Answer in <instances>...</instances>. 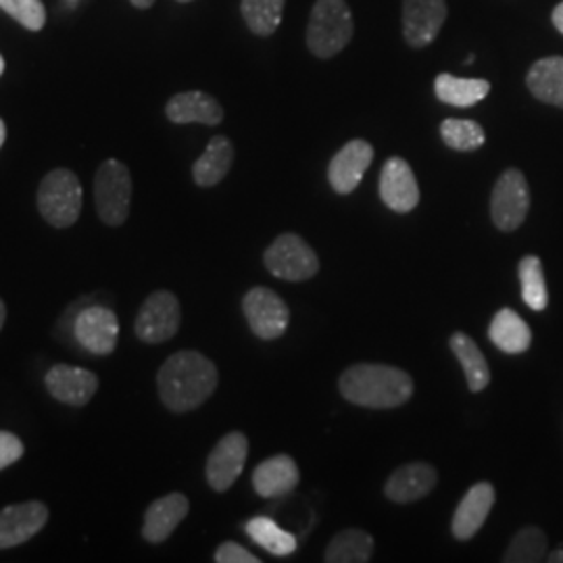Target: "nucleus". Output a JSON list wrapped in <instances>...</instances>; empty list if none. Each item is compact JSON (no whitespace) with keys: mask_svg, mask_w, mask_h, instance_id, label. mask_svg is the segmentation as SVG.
Segmentation results:
<instances>
[{"mask_svg":"<svg viewBox=\"0 0 563 563\" xmlns=\"http://www.w3.org/2000/svg\"><path fill=\"white\" fill-rule=\"evenodd\" d=\"M51 511L42 501L7 505L0 509V551L13 549L34 539L48 523Z\"/></svg>","mask_w":563,"mask_h":563,"instance_id":"ddd939ff","label":"nucleus"},{"mask_svg":"<svg viewBox=\"0 0 563 563\" xmlns=\"http://www.w3.org/2000/svg\"><path fill=\"white\" fill-rule=\"evenodd\" d=\"M551 20H553V25H555V27H558V30L563 34V2H560V4L553 9Z\"/></svg>","mask_w":563,"mask_h":563,"instance_id":"c9c22d12","label":"nucleus"},{"mask_svg":"<svg viewBox=\"0 0 563 563\" xmlns=\"http://www.w3.org/2000/svg\"><path fill=\"white\" fill-rule=\"evenodd\" d=\"M181 323L180 301L169 290H155L142 302L134 322L136 339L146 344H162L172 341Z\"/></svg>","mask_w":563,"mask_h":563,"instance_id":"0eeeda50","label":"nucleus"},{"mask_svg":"<svg viewBox=\"0 0 563 563\" xmlns=\"http://www.w3.org/2000/svg\"><path fill=\"white\" fill-rule=\"evenodd\" d=\"M341 395L349 402L369 409H395L413 395V380L407 372L390 365L360 363L344 369Z\"/></svg>","mask_w":563,"mask_h":563,"instance_id":"f03ea898","label":"nucleus"},{"mask_svg":"<svg viewBox=\"0 0 563 563\" xmlns=\"http://www.w3.org/2000/svg\"><path fill=\"white\" fill-rule=\"evenodd\" d=\"M353 15L344 0H316L307 25V46L320 57L339 55L353 38Z\"/></svg>","mask_w":563,"mask_h":563,"instance_id":"7ed1b4c3","label":"nucleus"},{"mask_svg":"<svg viewBox=\"0 0 563 563\" xmlns=\"http://www.w3.org/2000/svg\"><path fill=\"white\" fill-rule=\"evenodd\" d=\"M242 311L255 336L263 341H276L288 330L290 311L280 295L272 288L255 286L242 299Z\"/></svg>","mask_w":563,"mask_h":563,"instance_id":"6e6552de","label":"nucleus"},{"mask_svg":"<svg viewBox=\"0 0 563 563\" xmlns=\"http://www.w3.org/2000/svg\"><path fill=\"white\" fill-rule=\"evenodd\" d=\"M220 383L216 363L199 351H180L169 355L157 374L163 405L174 413L199 409Z\"/></svg>","mask_w":563,"mask_h":563,"instance_id":"f257e3e1","label":"nucleus"},{"mask_svg":"<svg viewBox=\"0 0 563 563\" xmlns=\"http://www.w3.org/2000/svg\"><path fill=\"white\" fill-rule=\"evenodd\" d=\"M216 562L218 563H260V558H255L251 551H246L239 543L220 544L216 551Z\"/></svg>","mask_w":563,"mask_h":563,"instance_id":"f704fd0d","label":"nucleus"},{"mask_svg":"<svg viewBox=\"0 0 563 563\" xmlns=\"http://www.w3.org/2000/svg\"><path fill=\"white\" fill-rule=\"evenodd\" d=\"M67 2H78V0H67Z\"/></svg>","mask_w":563,"mask_h":563,"instance_id":"c03bdc74","label":"nucleus"},{"mask_svg":"<svg viewBox=\"0 0 563 563\" xmlns=\"http://www.w3.org/2000/svg\"><path fill=\"white\" fill-rule=\"evenodd\" d=\"M434 92H437V99L443 101L444 104L465 109V107H474L484 101L490 92V84L486 80H476V78H457L451 74H441L434 80Z\"/></svg>","mask_w":563,"mask_h":563,"instance_id":"393cba45","label":"nucleus"},{"mask_svg":"<svg viewBox=\"0 0 563 563\" xmlns=\"http://www.w3.org/2000/svg\"><path fill=\"white\" fill-rule=\"evenodd\" d=\"M441 136L449 148L462 153L476 151L486 142L483 125L472 120H444L441 123Z\"/></svg>","mask_w":563,"mask_h":563,"instance_id":"2f4dec72","label":"nucleus"},{"mask_svg":"<svg viewBox=\"0 0 563 563\" xmlns=\"http://www.w3.org/2000/svg\"><path fill=\"white\" fill-rule=\"evenodd\" d=\"M2 71H4V59H2V55H0V76H2Z\"/></svg>","mask_w":563,"mask_h":563,"instance_id":"79ce46f5","label":"nucleus"},{"mask_svg":"<svg viewBox=\"0 0 563 563\" xmlns=\"http://www.w3.org/2000/svg\"><path fill=\"white\" fill-rule=\"evenodd\" d=\"M0 9L30 32H41L46 23L42 0H0Z\"/></svg>","mask_w":563,"mask_h":563,"instance_id":"473e14b6","label":"nucleus"},{"mask_svg":"<svg viewBox=\"0 0 563 563\" xmlns=\"http://www.w3.org/2000/svg\"><path fill=\"white\" fill-rule=\"evenodd\" d=\"M530 209L528 181L520 169H507L493 188L490 216L501 232H514L522 225Z\"/></svg>","mask_w":563,"mask_h":563,"instance_id":"1a4fd4ad","label":"nucleus"},{"mask_svg":"<svg viewBox=\"0 0 563 563\" xmlns=\"http://www.w3.org/2000/svg\"><path fill=\"white\" fill-rule=\"evenodd\" d=\"M374 148L365 141H351L342 146L341 151L332 157L328 167L330 186L339 195H351L360 184L372 165Z\"/></svg>","mask_w":563,"mask_h":563,"instance_id":"2eb2a0df","label":"nucleus"},{"mask_svg":"<svg viewBox=\"0 0 563 563\" xmlns=\"http://www.w3.org/2000/svg\"><path fill=\"white\" fill-rule=\"evenodd\" d=\"M488 339L507 355H520L530 349L532 332L514 309H501L490 322Z\"/></svg>","mask_w":563,"mask_h":563,"instance_id":"5701e85b","label":"nucleus"},{"mask_svg":"<svg viewBox=\"0 0 563 563\" xmlns=\"http://www.w3.org/2000/svg\"><path fill=\"white\" fill-rule=\"evenodd\" d=\"M44 386L53 399L71 407H84L97 395L99 376L86 367L57 363L46 372Z\"/></svg>","mask_w":563,"mask_h":563,"instance_id":"f8f14e48","label":"nucleus"},{"mask_svg":"<svg viewBox=\"0 0 563 563\" xmlns=\"http://www.w3.org/2000/svg\"><path fill=\"white\" fill-rule=\"evenodd\" d=\"M520 284H522V299L532 311H544L549 305V292L544 282L543 263L537 255H526L520 265Z\"/></svg>","mask_w":563,"mask_h":563,"instance_id":"c756f323","label":"nucleus"},{"mask_svg":"<svg viewBox=\"0 0 563 563\" xmlns=\"http://www.w3.org/2000/svg\"><path fill=\"white\" fill-rule=\"evenodd\" d=\"M234 163V144L225 136H213L205 153L192 165V178L197 186L211 188L228 176Z\"/></svg>","mask_w":563,"mask_h":563,"instance_id":"4be33fe9","label":"nucleus"},{"mask_svg":"<svg viewBox=\"0 0 563 563\" xmlns=\"http://www.w3.org/2000/svg\"><path fill=\"white\" fill-rule=\"evenodd\" d=\"M526 86L534 99L563 109V57L537 60L526 76Z\"/></svg>","mask_w":563,"mask_h":563,"instance_id":"b1692460","label":"nucleus"},{"mask_svg":"<svg viewBox=\"0 0 563 563\" xmlns=\"http://www.w3.org/2000/svg\"><path fill=\"white\" fill-rule=\"evenodd\" d=\"M136 9H151L155 4V0H130Z\"/></svg>","mask_w":563,"mask_h":563,"instance_id":"e433bc0d","label":"nucleus"},{"mask_svg":"<svg viewBox=\"0 0 563 563\" xmlns=\"http://www.w3.org/2000/svg\"><path fill=\"white\" fill-rule=\"evenodd\" d=\"M23 453H25V446L21 443L20 437L13 432L0 430V472L20 462Z\"/></svg>","mask_w":563,"mask_h":563,"instance_id":"72a5a7b5","label":"nucleus"},{"mask_svg":"<svg viewBox=\"0 0 563 563\" xmlns=\"http://www.w3.org/2000/svg\"><path fill=\"white\" fill-rule=\"evenodd\" d=\"M95 207L97 216L104 225L120 228L128 222L132 207V174L130 169L118 162L107 159L95 174Z\"/></svg>","mask_w":563,"mask_h":563,"instance_id":"39448f33","label":"nucleus"},{"mask_svg":"<svg viewBox=\"0 0 563 563\" xmlns=\"http://www.w3.org/2000/svg\"><path fill=\"white\" fill-rule=\"evenodd\" d=\"M495 505V488L493 484L478 483L474 484L462 504L457 505L455 514H453V522H451V532L455 539L460 541H470L486 522L490 509Z\"/></svg>","mask_w":563,"mask_h":563,"instance_id":"6ab92c4d","label":"nucleus"},{"mask_svg":"<svg viewBox=\"0 0 563 563\" xmlns=\"http://www.w3.org/2000/svg\"><path fill=\"white\" fill-rule=\"evenodd\" d=\"M444 20V0H402V36L413 48H423L437 41Z\"/></svg>","mask_w":563,"mask_h":563,"instance_id":"4468645a","label":"nucleus"},{"mask_svg":"<svg viewBox=\"0 0 563 563\" xmlns=\"http://www.w3.org/2000/svg\"><path fill=\"white\" fill-rule=\"evenodd\" d=\"M244 530H246V534L251 537L253 543L260 544L262 549H265L272 555H276V558L292 555L299 547L295 534L282 530L278 523L274 522L272 518H265V516L249 520Z\"/></svg>","mask_w":563,"mask_h":563,"instance_id":"cd10ccee","label":"nucleus"},{"mask_svg":"<svg viewBox=\"0 0 563 563\" xmlns=\"http://www.w3.org/2000/svg\"><path fill=\"white\" fill-rule=\"evenodd\" d=\"M190 511V501L181 493H169L144 511L142 537L151 544L165 543Z\"/></svg>","mask_w":563,"mask_h":563,"instance_id":"f3484780","label":"nucleus"},{"mask_svg":"<svg viewBox=\"0 0 563 563\" xmlns=\"http://www.w3.org/2000/svg\"><path fill=\"white\" fill-rule=\"evenodd\" d=\"M449 344H451V351L457 357V362L462 363L470 390L472 393L484 390L490 384V369H488V363H486L483 351L478 349V344L463 332H455Z\"/></svg>","mask_w":563,"mask_h":563,"instance_id":"a878e982","label":"nucleus"},{"mask_svg":"<svg viewBox=\"0 0 563 563\" xmlns=\"http://www.w3.org/2000/svg\"><path fill=\"white\" fill-rule=\"evenodd\" d=\"M547 534L541 528H522L505 551V563H539L547 560Z\"/></svg>","mask_w":563,"mask_h":563,"instance_id":"7c9ffc66","label":"nucleus"},{"mask_svg":"<svg viewBox=\"0 0 563 563\" xmlns=\"http://www.w3.org/2000/svg\"><path fill=\"white\" fill-rule=\"evenodd\" d=\"M286 0H242L244 23L257 36H272L280 27Z\"/></svg>","mask_w":563,"mask_h":563,"instance_id":"c85d7f7f","label":"nucleus"},{"mask_svg":"<svg viewBox=\"0 0 563 563\" xmlns=\"http://www.w3.org/2000/svg\"><path fill=\"white\" fill-rule=\"evenodd\" d=\"M374 539L363 530H342L328 544L323 560L328 563H365L372 560Z\"/></svg>","mask_w":563,"mask_h":563,"instance_id":"bb28decb","label":"nucleus"},{"mask_svg":"<svg viewBox=\"0 0 563 563\" xmlns=\"http://www.w3.org/2000/svg\"><path fill=\"white\" fill-rule=\"evenodd\" d=\"M263 263L278 280L305 282L320 272L316 251L297 234H280L265 251Z\"/></svg>","mask_w":563,"mask_h":563,"instance_id":"423d86ee","label":"nucleus"},{"mask_svg":"<svg viewBox=\"0 0 563 563\" xmlns=\"http://www.w3.org/2000/svg\"><path fill=\"white\" fill-rule=\"evenodd\" d=\"M249 457V439L242 432H230L213 446L207 460V483L216 493H225L239 481Z\"/></svg>","mask_w":563,"mask_h":563,"instance_id":"9b49d317","label":"nucleus"},{"mask_svg":"<svg viewBox=\"0 0 563 563\" xmlns=\"http://www.w3.org/2000/svg\"><path fill=\"white\" fill-rule=\"evenodd\" d=\"M4 320H7V305L0 299V330H2V325H4Z\"/></svg>","mask_w":563,"mask_h":563,"instance_id":"58836bf2","label":"nucleus"},{"mask_svg":"<svg viewBox=\"0 0 563 563\" xmlns=\"http://www.w3.org/2000/svg\"><path fill=\"white\" fill-rule=\"evenodd\" d=\"M36 201L44 222L59 230L71 228L80 220L84 207V190L78 176L67 167L48 172L38 186Z\"/></svg>","mask_w":563,"mask_h":563,"instance_id":"20e7f679","label":"nucleus"},{"mask_svg":"<svg viewBox=\"0 0 563 563\" xmlns=\"http://www.w3.org/2000/svg\"><path fill=\"white\" fill-rule=\"evenodd\" d=\"M301 481L299 465L290 455H274L253 472V488L263 499H278L297 488Z\"/></svg>","mask_w":563,"mask_h":563,"instance_id":"aec40b11","label":"nucleus"},{"mask_svg":"<svg viewBox=\"0 0 563 563\" xmlns=\"http://www.w3.org/2000/svg\"><path fill=\"white\" fill-rule=\"evenodd\" d=\"M4 141H7V125H4V121L0 120V148Z\"/></svg>","mask_w":563,"mask_h":563,"instance_id":"ea45409f","label":"nucleus"},{"mask_svg":"<svg viewBox=\"0 0 563 563\" xmlns=\"http://www.w3.org/2000/svg\"><path fill=\"white\" fill-rule=\"evenodd\" d=\"M547 562L563 563V551H562V549H560V551H555V553H553V555H549V558H547Z\"/></svg>","mask_w":563,"mask_h":563,"instance_id":"4c0bfd02","label":"nucleus"},{"mask_svg":"<svg viewBox=\"0 0 563 563\" xmlns=\"http://www.w3.org/2000/svg\"><path fill=\"white\" fill-rule=\"evenodd\" d=\"M165 115L172 123H180V125L184 123L220 125L223 121V109L211 95L201 90H190V92H180L172 97L165 107Z\"/></svg>","mask_w":563,"mask_h":563,"instance_id":"412c9836","label":"nucleus"},{"mask_svg":"<svg viewBox=\"0 0 563 563\" xmlns=\"http://www.w3.org/2000/svg\"><path fill=\"white\" fill-rule=\"evenodd\" d=\"M74 334L88 353L107 357L118 349L120 320L113 309L104 305H90L81 309L74 323Z\"/></svg>","mask_w":563,"mask_h":563,"instance_id":"9d476101","label":"nucleus"},{"mask_svg":"<svg viewBox=\"0 0 563 563\" xmlns=\"http://www.w3.org/2000/svg\"><path fill=\"white\" fill-rule=\"evenodd\" d=\"M439 483V474L428 463H407L393 472L386 481L384 493L395 504H413L420 501Z\"/></svg>","mask_w":563,"mask_h":563,"instance_id":"a211bd4d","label":"nucleus"},{"mask_svg":"<svg viewBox=\"0 0 563 563\" xmlns=\"http://www.w3.org/2000/svg\"><path fill=\"white\" fill-rule=\"evenodd\" d=\"M178 2H192V0H178Z\"/></svg>","mask_w":563,"mask_h":563,"instance_id":"37998d69","label":"nucleus"},{"mask_svg":"<svg viewBox=\"0 0 563 563\" xmlns=\"http://www.w3.org/2000/svg\"><path fill=\"white\" fill-rule=\"evenodd\" d=\"M474 59H476V57H474V55H470V57H465L463 63H465V65H470V63H474Z\"/></svg>","mask_w":563,"mask_h":563,"instance_id":"a19ab883","label":"nucleus"},{"mask_svg":"<svg viewBox=\"0 0 563 563\" xmlns=\"http://www.w3.org/2000/svg\"><path fill=\"white\" fill-rule=\"evenodd\" d=\"M380 197L384 205L397 213H409L420 202V186L413 169L401 157L384 163L380 174Z\"/></svg>","mask_w":563,"mask_h":563,"instance_id":"dca6fc26","label":"nucleus"}]
</instances>
